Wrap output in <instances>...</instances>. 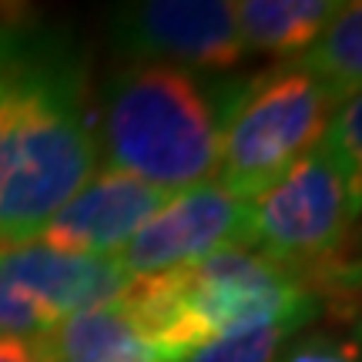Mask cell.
Instances as JSON below:
<instances>
[{
  "instance_id": "1",
  "label": "cell",
  "mask_w": 362,
  "mask_h": 362,
  "mask_svg": "<svg viewBox=\"0 0 362 362\" xmlns=\"http://www.w3.org/2000/svg\"><path fill=\"white\" fill-rule=\"evenodd\" d=\"M17 88L7 178L0 192V252L34 242L84 188L98 165V124L84 71L57 37L0 24Z\"/></svg>"
},
{
  "instance_id": "2",
  "label": "cell",
  "mask_w": 362,
  "mask_h": 362,
  "mask_svg": "<svg viewBox=\"0 0 362 362\" xmlns=\"http://www.w3.org/2000/svg\"><path fill=\"white\" fill-rule=\"evenodd\" d=\"M107 168L178 194L218 175V111L205 88L178 67H121L101 90Z\"/></svg>"
},
{
  "instance_id": "3",
  "label": "cell",
  "mask_w": 362,
  "mask_h": 362,
  "mask_svg": "<svg viewBox=\"0 0 362 362\" xmlns=\"http://www.w3.org/2000/svg\"><path fill=\"white\" fill-rule=\"evenodd\" d=\"M336 107L322 84L292 61L248 78L218 117V185L255 202L322 141Z\"/></svg>"
},
{
  "instance_id": "4",
  "label": "cell",
  "mask_w": 362,
  "mask_h": 362,
  "mask_svg": "<svg viewBox=\"0 0 362 362\" xmlns=\"http://www.w3.org/2000/svg\"><path fill=\"white\" fill-rule=\"evenodd\" d=\"M352 225L342 171L319 144L252 202V248L305 285L342 255Z\"/></svg>"
},
{
  "instance_id": "5",
  "label": "cell",
  "mask_w": 362,
  "mask_h": 362,
  "mask_svg": "<svg viewBox=\"0 0 362 362\" xmlns=\"http://www.w3.org/2000/svg\"><path fill=\"white\" fill-rule=\"evenodd\" d=\"M111 44L134 64L225 71L245 57L228 0H141L111 17Z\"/></svg>"
},
{
  "instance_id": "6",
  "label": "cell",
  "mask_w": 362,
  "mask_h": 362,
  "mask_svg": "<svg viewBox=\"0 0 362 362\" xmlns=\"http://www.w3.org/2000/svg\"><path fill=\"white\" fill-rule=\"evenodd\" d=\"M228 248H252V202L235 198L218 181H208L171 194L117 262L128 275H158Z\"/></svg>"
},
{
  "instance_id": "7",
  "label": "cell",
  "mask_w": 362,
  "mask_h": 362,
  "mask_svg": "<svg viewBox=\"0 0 362 362\" xmlns=\"http://www.w3.org/2000/svg\"><path fill=\"white\" fill-rule=\"evenodd\" d=\"M168 202H171L168 192L134 178L128 171L104 165L44 225V232L34 242H44L47 248L71 252V255L117 259L131 245V238L141 232Z\"/></svg>"
},
{
  "instance_id": "8",
  "label": "cell",
  "mask_w": 362,
  "mask_h": 362,
  "mask_svg": "<svg viewBox=\"0 0 362 362\" xmlns=\"http://www.w3.org/2000/svg\"><path fill=\"white\" fill-rule=\"evenodd\" d=\"M0 275L40 312L47 325L111 305L128 292L134 279L117 259L71 255L47 248L44 242H27L0 252Z\"/></svg>"
},
{
  "instance_id": "9",
  "label": "cell",
  "mask_w": 362,
  "mask_h": 362,
  "mask_svg": "<svg viewBox=\"0 0 362 362\" xmlns=\"http://www.w3.org/2000/svg\"><path fill=\"white\" fill-rule=\"evenodd\" d=\"M37 339L47 362H181L144 336L121 302L61 319Z\"/></svg>"
},
{
  "instance_id": "10",
  "label": "cell",
  "mask_w": 362,
  "mask_h": 362,
  "mask_svg": "<svg viewBox=\"0 0 362 362\" xmlns=\"http://www.w3.org/2000/svg\"><path fill=\"white\" fill-rule=\"evenodd\" d=\"M339 11L342 4L332 0H242L235 4V24L245 51L298 57L319 40Z\"/></svg>"
},
{
  "instance_id": "11",
  "label": "cell",
  "mask_w": 362,
  "mask_h": 362,
  "mask_svg": "<svg viewBox=\"0 0 362 362\" xmlns=\"http://www.w3.org/2000/svg\"><path fill=\"white\" fill-rule=\"evenodd\" d=\"M296 67L319 81L336 104H346L362 94V0L342 4L336 21L325 27L319 40L305 54H298Z\"/></svg>"
},
{
  "instance_id": "12",
  "label": "cell",
  "mask_w": 362,
  "mask_h": 362,
  "mask_svg": "<svg viewBox=\"0 0 362 362\" xmlns=\"http://www.w3.org/2000/svg\"><path fill=\"white\" fill-rule=\"evenodd\" d=\"M319 148L342 171L352 218L359 221L362 218V94L346 104H339V111L329 121Z\"/></svg>"
},
{
  "instance_id": "13",
  "label": "cell",
  "mask_w": 362,
  "mask_h": 362,
  "mask_svg": "<svg viewBox=\"0 0 362 362\" xmlns=\"http://www.w3.org/2000/svg\"><path fill=\"white\" fill-rule=\"evenodd\" d=\"M288 332H296V325L259 322L245 325V329H232V332H221V336L202 342L181 362H275Z\"/></svg>"
},
{
  "instance_id": "14",
  "label": "cell",
  "mask_w": 362,
  "mask_h": 362,
  "mask_svg": "<svg viewBox=\"0 0 362 362\" xmlns=\"http://www.w3.org/2000/svg\"><path fill=\"white\" fill-rule=\"evenodd\" d=\"M51 325L40 319V312L0 275V336H40Z\"/></svg>"
},
{
  "instance_id": "15",
  "label": "cell",
  "mask_w": 362,
  "mask_h": 362,
  "mask_svg": "<svg viewBox=\"0 0 362 362\" xmlns=\"http://www.w3.org/2000/svg\"><path fill=\"white\" fill-rule=\"evenodd\" d=\"M282 362H362L359 339H339V336H305L296 342Z\"/></svg>"
},
{
  "instance_id": "16",
  "label": "cell",
  "mask_w": 362,
  "mask_h": 362,
  "mask_svg": "<svg viewBox=\"0 0 362 362\" xmlns=\"http://www.w3.org/2000/svg\"><path fill=\"white\" fill-rule=\"evenodd\" d=\"M0 362H47L37 336H0Z\"/></svg>"
},
{
  "instance_id": "17",
  "label": "cell",
  "mask_w": 362,
  "mask_h": 362,
  "mask_svg": "<svg viewBox=\"0 0 362 362\" xmlns=\"http://www.w3.org/2000/svg\"><path fill=\"white\" fill-rule=\"evenodd\" d=\"M359 346H362V342H359Z\"/></svg>"
}]
</instances>
